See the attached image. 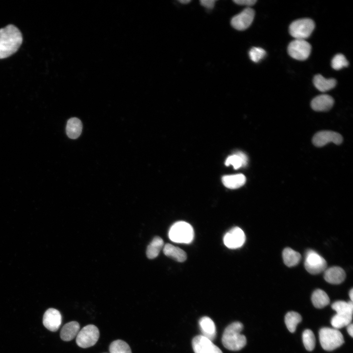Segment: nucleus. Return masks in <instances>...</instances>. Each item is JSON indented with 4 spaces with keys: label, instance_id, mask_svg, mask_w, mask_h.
<instances>
[{
    "label": "nucleus",
    "instance_id": "f257e3e1",
    "mask_svg": "<svg viewBox=\"0 0 353 353\" xmlns=\"http://www.w3.org/2000/svg\"><path fill=\"white\" fill-rule=\"evenodd\" d=\"M23 41L19 29L12 25L0 29V59L6 58L15 53Z\"/></svg>",
    "mask_w": 353,
    "mask_h": 353
},
{
    "label": "nucleus",
    "instance_id": "f03ea898",
    "mask_svg": "<svg viewBox=\"0 0 353 353\" xmlns=\"http://www.w3.org/2000/svg\"><path fill=\"white\" fill-rule=\"evenodd\" d=\"M243 325L239 322H235L228 325L225 329L222 342L227 349L237 351L241 350L246 345L247 340L245 335L241 334Z\"/></svg>",
    "mask_w": 353,
    "mask_h": 353
},
{
    "label": "nucleus",
    "instance_id": "7ed1b4c3",
    "mask_svg": "<svg viewBox=\"0 0 353 353\" xmlns=\"http://www.w3.org/2000/svg\"><path fill=\"white\" fill-rule=\"evenodd\" d=\"M331 307L337 312L331 319V324L334 328L338 329L351 323L353 318V302L336 301L332 304Z\"/></svg>",
    "mask_w": 353,
    "mask_h": 353
},
{
    "label": "nucleus",
    "instance_id": "20e7f679",
    "mask_svg": "<svg viewBox=\"0 0 353 353\" xmlns=\"http://www.w3.org/2000/svg\"><path fill=\"white\" fill-rule=\"evenodd\" d=\"M168 236L174 242L189 244L194 239V231L193 227L189 223L184 221H178L171 227Z\"/></svg>",
    "mask_w": 353,
    "mask_h": 353
},
{
    "label": "nucleus",
    "instance_id": "39448f33",
    "mask_svg": "<svg viewBox=\"0 0 353 353\" xmlns=\"http://www.w3.org/2000/svg\"><path fill=\"white\" fill-rule=\"evenodd\" d=\"M319 340L323 349L333 351L340 347L344 342L343 336L337 329L322 328L319 331Z\"/></svg>",
    "mask_w": 353,
    "mask_h": 353
},
{
    "label": "nucleus",
    "instance_id": "423d86ee",
    "mask_svg": "<svg viewBox=\"0 0 353 353\" xmlns=\"http://www.w3.org/2000/svg\"><path fill=\"white\" fill-rule=\"evenodd\" d=\"M315 27L314 21L309 18L297 20L289 26L290 35L295 39L304 40L312 33Z\"/></svg>",
    "mask_w": 353,
    "mask_h": 353
},
{
    "label": "nucleus",
    "instance_id": "0eeeda50",
    "mask_svg": "<svg viewBox=\"0 0 353 353\" xmlns=\"http://www.w3.org/2000/svg\"><path fill=\"white\" fill-rule=\"evenodd\" d=\"M100 336L98 328L93 325H88L80 330L76 337L77 345L82 348L94 346Z\"/></svg>",
    "mask_w": 353,
    "mask_h": 353
},
{
    "label": "nucleus",
    "instance_id": "6e6552de",
    "mask_svg": "<svg viewBox=\"0 0 353 353\" xmlns=\"http://www.w3.org/2000/svg\"><path fill=\"white\" fill-rule=\"evenodd\" d=\"M304 264L306 270L312 275L324 271L327 266L326 260L316 252L311 249L306 252Z\"/></svg>",
    "mask_w": 353,
    "mask_h": 353
},
{
    "label": "nucleus",
    "instance_id": "1a4fd4ad",
    "mask_svg": "<svg viewBox=\"0 0 353 353\" xmlns=\"http://www.w3.org/2000/svg\"><path fill=\"white\" fill-rule=\"evenodd\" d=\"M311 47L305 40L295 39L291 42L287 48L289 55L298 60H304L309 56Z\"/></svg>",
    "mask_w": 353,
    "mask_h": 353
},
{
    "label": "nucleus",
    "instance_id": "9d476101",
    "mask_svg": "<svg viewBox=\"0 0 353 353\" xmlns=\"http://www.w3.org/2000/svg\"><path fill=\"white\" fill-rule=\"evenodd\" d=\"M246 240V236L243 230L235 227L230 229L224 235L223 242L225 245L230 249H236L241 247Z\"/></svg>",
    "mask_w": 353,
    "mask_h": 353
},
{
    "label": "nucleus",
    "instance_id": "9b49d317",
    "mask_svg": "<svg viewBox=\"0 0 353 353\" xmlns=\"http://www.w3.org/2000/svg\"><path fill=\"white\" fill-rule=\"evenodd\" d=\"M255 15L253 9L248 7L234 16L231 20V25L238 30H244L252 24Z\"/></svg>",
    "mask_w": 353,
    "mask_h": 353
},
{
    "label": "nucleus",
    "instance_id": "f8f14e48",
    "mask_svg": "<svg viewBox=\"0 0 353 353\" xmlns=\"http://www.w3.org/2000/svg\"><path fill=\"white\" fill-rule=\"evenodd\" d=\"M192 344L195 353H223L212 341L201 335L195 336Z\"/></svg>",
    "mask_w": 353,
    "mask_h": 353
},
{
    "label": "nucleus",
    "instance_id": "ddd939ff",
    "mask_svg": "<svg viewBox=\"0 0 353 353\" xmlns=\"http://www.w3.org/2000/svg\"><path fill=\"white\" fill-rule=\"evenodd\" d=\"M343 141L342 136L332 131H321L316 133L312 138V143L317 147H323L330 142L340 144Z\"/></svg>",
    "mask_w": 353,
    "mask_h": 353
},
{
    "label": "nucleus",
    "instance_id": "4468645a",
    "mask_svg": "<svg viewBox=\"0 0 353 353\" xmlns=\"http://www.w3.org/2000/svg\"><path fill=\"white\" fill-rule=\"evenodd\" d=\"M62 323V316L57 309L50 308L45 312L43 318V324L45 327L51 331H56Z\"/></svg>",
    "mask_w": 353,
    "mask_h": 353
},
{
    "label": "nucleus",
    "instance_id": "2eb2a0df",
    "mask_svg": "<svg viewBox=\"0 0 353 353\" xmlns=\"http://www.w3.org/2000/svg\"><path fill=\"white\" fill-rule=\"evenodd\" d=\"M324 277L326 281L332 284H339L346 277L344 270L338 266H332L324 271Z\"/></svg>",
    "mask_w": 353,
    "mask_h": 353
},
{
    "label": "nucleus",
    "instance_id": "dca6fc26",
    "mask_svg": "<svg viewBox=\"0 0 353 353\" xmlns=\"http://www.w3.org/2000/svg\"><path fill=\"white\" fill-rule=\"evenodd\" d=\"M334 100L330 96L324 94L314 98L311 102V108L316 111H326L331 108Z\"/></svg>",
    "mask_w": 353,
    "mask_h": 353
},
{
    "label": "nucleus",
    "instance_id": "f3484780",
    "mask_svg": "<svg viewBox=\"0 0 353 353\" xmlns=\"http://www.w3.org/2000/svg\"><path fill=\"white\" fill-rule=\"evenodd\" d=\"M201 335L210 341H213L216 336V328L214 322L209 317L204 316L199 320Z\"/></svg>",
    "mask_w": 353,
    "mask_h": 353
},
{
    "label": "nucleus",
    "instance_id": "a211bd4d",
    "mask_svg": "<svg viewBox=\"0 0 353 353\" xmlns=\"http://www.w3.org/2000/svg\"><path fill=\"white\" fill-rule=\"evenodd\" d=\"M80 329V326L76 321L67 323L62 327L60 336L64 341H69L76 337Z\"/></svg>",
    "mask_w": 353,
    "mask_h": 353
},
{
    "label": "nucleus",
    "instance_id": "6ab92c4d",
    "mask_svg": "<svg viewBox=\"0 0 353 353\" xmlns=\"http://www.w3.org/2000/svg\"><path fill=\"white\" fill-rule=\"evenodd\" d=\"M163 250L165 255L176 261L182 262L186 259L187 255L186 252L179 247L172 244H165Z\"/></svg>",
    "mask_w": 353,
    "mask_h": 353
},
{
    "label": "nucleus",
    "instance_id": "aec40b11",
    "mask_svg": "<svg viewBox=\"0 0 353 353\" xmlns=\"http://www.w3.org/2000/svg\"><path fill=\"white\" fill-rule=\"evenodd\" d=\"M223 184L229 189H237L242 186L246 182V178L243 174L227 175L223 176Z\"/></svg>",
    "mask_w": 353,
    "mask_h": 353
},
{
    "label": "nucleus",
    "instance_id": "412c9836",
    "mask_svg": "<svg viewBox=\"0 0 353 353\" xmlns=\"http://www.w3.org/2000/svg\"><path fill=\"white\" fill-rule=\"evenodd\" d=\"M82 125L81 121L77 118H71L67 122L66 125V133L71 139L78 138L82 131Z\"/></svg>",
    "mask_w": 353,
    "mask_h": 353
},
{
    "label": "nucleus",
    "instance_id": "4be33fe9",
    "mask_svg": "<svg viewBox=\"0 0 353 353\" xmlns=\"http://www.w3.org/2000/svg\"><path fill=\"white\" fill-rule=\"evenodd\" d=\"M313 84L318 90L324 92L334 88L336 84V81L334 78H325L318 74L314 76Z\"/></svg>",
    "mask_w": 353,
    "mask_h": 353
},
{
    "label": "nucleus",
    "instance_id": "5701e85b",
    "mask_svg": "<svg viewBox=\"0 0 353 353\" xmlns=\"http://www.w3.org/2000/svg\"><path fill=\"white\" fill-rule=\"evenodd\" d=\"M248 163V157L246 154L241 151H238L235 154L228 156L225 161V165H231L234 169H237L241 167H245Z\"/></svg>",
    "mask_w": 353,
    "mask_h": 353
},
{
    "label": "nucleus",
    "instance_id": "b1692460",
    "mask_svg": "<svg viewBox=\"0 0 353 353\" xmlns=\"http://www.w3.org/2000/svg\"><path fill=\"white\" fill-rule=\"evenodd\" d=\"M313 305L317 308H322L329 303L330 300L327 294L323 290H315L311 296Z\"/></svg>",
    "mask_w": 353,
    "mask_h": 353
},
{
    "label": "nucleus",
    "instance_id": "393cba45",
    "mask_svg": "<svg viewBox=\"0 0 353 353\" xmlns=\"http://www.w3.org/2000/svg\"><path fill=\"white\" fill-rule=\"evenodd\" d=\"M284 264L289 267L297 265L300 262L301 256L300 253L290 248H285L282 252Z\"/></svg>",
    "mask_w": 353,
    "mask_h": 353
},
{
    "label": "nucleus",
    "instance_id": "a878e982",
    "mask_svg": "<svg viewBox=\"0 0 353 353\" xmlns=\"http://www.w3.org/2000/svg\"><path fill=\"white\" fill-rule=\"evenodd\" d=\"M163 245L164 242L161 237L159 236L154 237L147 248L146 254L148 258L153 259L156 257Z\"/></svg>",
    "mask_w": 353,
    "mask_h": 353
},
{
    "label": "nucleus",
    "instance_id": "bb28decb",
    "mask_svg": "<svg viewBox=\"0 0 353 353\" xmlns=\"http://www.w3.org/2000/svg\"><path fill=\"white\" fill-rule=\"evenodd\" d=\"M301 315L295 311L288 312L285 316V323L289 331H295L297 325L302 321Z\"/></svg>",
    "mask_w": 353,
    "mask_h": 353
},
{
    "label": "nucleus",
    "instance_id": "cd10ccee",
    "mask_svg": "<svg viewBox=\"0 0 353 353\" xmlns=\"http://www.w3.org/2000/svg\"><path fill=\"white\" fill-rule=\"evenodd\" d=\"M109 349L110 353H132L128 344L122 340L113 341Z\"/></svg>",
    "mask_w": 353,
    "mask_h": 353
},
{
    "label": "nucleus",
    "instance_id": "c85d7f7f",
    "mask_svg": "<svg viewBox=\"0 0 353 353\" xmlns=\"http://www.w3.org/2000/svg\"><path fill=\"white\" fill-rule=\"evenodd\" d=\"M303 341L306 350L312 351L315 346V337L310 329H305L303 333Z\"/></svg>",
    "mask_w": 353,
    "mask_h": 353
},
{
    "label": "nucleus",
    "instance_id": "c756f323",
    "mask_svg": "<svg viewBox=\"0 0 353 353\" xmlns=\"http://www.w3.org/2000/svg\"><path fill=\"white\" fill-rule=\"evenodd\" d=\"M331 67L336 70H339L343 67H347L349 62L342 54H336L331 60Z\"/></svg>",
    "mask_w": 353,
    "mask_h": 353
},
{
    "label": "nucleus",
    "instance_id": "7c9ffc66",
    "mask_svg": "<svg viewBox=\"0 0 353 353\" xmlns=\"http://www.w3.org/2000/svg\"><path fill=\"white\" fill-rule=\"evenodd\" d=\"M266 54L265 50L259 47H253L249 52V57L252 61L258 62L263 59Z\"/></svg>",
    "mask_w": 353,
    "mask_h": 353
},
{
    "label": "nucleus",
    "instance_id": "2f4dec72",
    "mask_svg": "<svg viewBox=\"0 0 353 353\" xmlns=\"http://www.w3.org/2000/svg\"><path fill=\"white\" fill-rule=\"evenodd\" d=\"M233 1L239 5L251 6L257 1L256 0H234Z\"/></svg>",
    "mask_w": 353,
    "mask_h": 353
},
{
    "label": "nucleus",
    "instance_id": "473e14b6",
    "mask_svg": "<svg viewBox=\"0 0 353 353\" xmlns=\"http://www.w3.org/2000/svg\"><path fill=\"white\" fill-rule=\"evenodd\" d=\"M215 2L216 0H202L200 1L202 5L208 9L213 8Z\"/></svg>",
    "mask_w": 353,
    "mask_h": 353
},
{
    "label": "nucleus",
    "instance_id": "72a5a7b5",
    "mask_svg": "<svg viewBox=\"0 0 353 353\" xmlns=\"http://www.w3.org/2000/svg\"><path fill=\"white\" fill-rule=\"evenodd\" d=\"M347 331L349 335L353 337V325L350 323L347 326Z\"/></svg>",
    "mask_w": 353,
    "mask_h": 353
},
{
    "label": "nucleus",
    "instance_id": "f704fd0d",
    "mask_svg": "<svg viewBox=\"0 0 353 353\" xmlns=\"http://www.w3.org/2000/svg\"><path fill=\"white\" fill-rule=\"evenodd\" d=\"M349 297L351 299V301L353 302V289H351L349 292Z\"/></svg>",
    "mask_w": 353,
    "mask_h": 353
},
{
    "label": "nucleus",
    "instance_id": "c9c22d12",
    "mask_svg": "<svg viewBox=\"0 0 353 353\" xmlns=\"http://www.w3.org/2000/svg\"><path fill=\"white\" fill-rule=\"evenodd\" d=\"M179 1L182 4H187L189 2H190V0H179Z\"/></svg>",
    "mask_w": 353,
    "mask_h": 353
}]
</instances>
